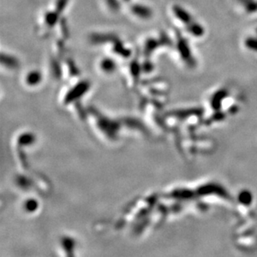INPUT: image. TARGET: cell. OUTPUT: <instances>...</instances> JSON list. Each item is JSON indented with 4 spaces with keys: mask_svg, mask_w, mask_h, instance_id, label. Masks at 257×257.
Listing matches in <instances>:
<instances>
[{
    "mask_svg": "<svg viewBox=\"0 0 257 257\" xmlns=\"http://www.w3.org/2000/svg\"><path fill=\"white\" fill-rule=\"evenodd\" d=\"M59 13L58 12L46 13V14L44 16V19H45V23H46L47 25L49 27H54L55 23H57V21H58V18H58Z\"/></svg>",
    "mask_w": 257,
    "mask_h": 257,
    "instance_id": "cell-3",
    "label": "cell"
},
{
    "mask_svg": "<svg viewBox=\"0 0 257 257\" xmlns=\"http://www.w3.org/2000/svg\"><path fill=\"white\" fill-rule=\"evenodd\" d=\"M102 68L107 71H111L114 68V62L109 59H106L102 62Z\"/></svg>",
    "mask_w": 257,
    "mask_h": 257,
    "instance_id": "cell-6",
    "label": "cell"
},
{
    "mask_svg": "<svg viewBox=\"0 0 257 257\" xmlns=\"http://www.w3.org/2000/svg\"><path fill=\"white\" fill-rule=\"evenodd\" d=\"M69 0H58L56 3V11L58 13H61L66 7Z\"/></svg>",
    "mask_w": 257,
    "mask_h": 257,
    "instance_id": "cell-7",
    "label": "cell"
},
{
    "mask_svg": "<svg viewBox=\"0 0 257 257\" xmlns=\"http://www.w3.org/2000/svg\"><path fill=\"white\" fill-rule=\"evenodd\" d=\"M173 12L175 13V15L177 17L178 19L183 22V23H189L191 22V17L185 9L179 7V6H175L173 8Z\"/></svg>",
    "mask_w": 257,
    "mask_h": 257,
    "instance_id": "cell-2",
    "label": "cell"
},
{
    "mask_svg": "<svg viewBox=\"0 0 257 257\" xmlns=\"http://www.w3.org/2000/svg\"><path fill=\"white\" fill-rule=\"evenodd\" d=\"M2 63L6 64V65L8 67H15L18 65L17 59L8 54H2Z\"/></svg>",
    "mask_w": 257,
    "mask_h": 257,
    "instance_id": "cell-4",
    "label": "cell"
},
{
    "mask_svg": "<svg viewBox=\"0 0 257 257\" xmlns=\"http://www.w3.org/2000/svg\"><path fill=\"white\" fill-rule=\"evenodd\" d=\"M132 12H133L135 15L140 17L141 18H149L153 15V12L150 8L144 5H133L132 7Z\"/></svg>",
    "mask_w": 257,
    "mask_h": 257,
    "instance_id": "cell-1",
    "label": "cell"
},
{
    "mask_svg": "<svg viewBox=\"0 0 257 257\" xmlns=\"http://www.w3.org/2000/svg\"><path fill=\"white\" fill-rule=\"evenodd\" d=\"M125 1H129V0H125Z\"/></svg>",
    "mask_w": 257,
    "mask_h": 257,
    "instance_id": "cell-9",
    "label": "cell"
},
{
    "mask_svg": "<svg viewBox=\"0 0 257 257\" xmlns=\"http://www.w3.org/2000/svg\"><path fill=\"white\" fill-rule=\"evenodd\" d=\"M179 49H181V51L182 52L184 57H188L189 55V49L187 48V45L184 43L183 41H180L179 43Z\"/></svg>",
    "mask_w": 257,
    "mask_h": 257,
    "instance_id": "cell-8",
    "label": "cell"
},
{
    "mask_svg": "<svg viewBox=\"0 0 257 257\" xmlns=\"http://www.w3.org/2000/svg\"><path fill=\"white\" fill-rule=\"evenodd\" d=\"M188 30L193 35L199 36L201 35L203 33V28H201V26L197 25L196 23L195 24H191Z\"/></svg>",
    "mask_w": 257,
    "mask_h": 257,
    "instance_id": "cell-5",
    "label": "cell"
}]
</instances>
